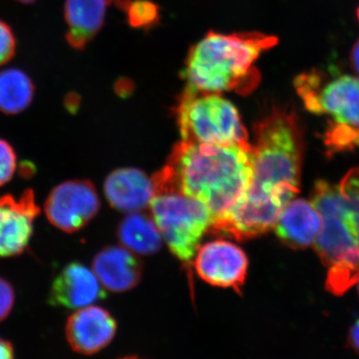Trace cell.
<instances>
[{
	"label": "cell",
	"mask_w": 359,
	"mask_h": 359,
	"mask_svg": "<svg viewBox=\"0 0 359 359\" xmlns=\"http://www.w3.org/2000/svg\"><path fill=\"white\" fill-rule=\"evenodd\" d=\"M254 130L250 188L214 219L210 229L238 241L259 237L275 228L283 208L299 194L301 185L304 142L294 111L273 108Z\"/></svg>",
	"instance_id": "6da1fadb"
},
{
	"label": "cell",
	"mask_w": 359,
	"mask_h": 359,
	"mask_svg": "<svg viewBox=\"0 0 359 359\" xmlns=\"http://www.w3.org/2000/svg\"><path fill=\"white\" fill-rule=\"evenodd\" d=\"M252 178V145L182 140L152 181L155 194L178 192L194 198L209 208L215 219L245 195Z\"/></svg>",
	"instance_id": "7a4b0ae2"
},
{
	"label": "cell",
	"mask_w": 359,
	"mask_h": 359,
	"mask_svg": "<svg viewBox=\"0 0 359 359\" xmlns=\"http://www.w3.org/2000/svg\"><path fill=\"white\" fill-rule=\"evenodd\" d=\"M311 203L323 222L314 247L328 268L327 289L344 294L359 283V168L339 183L316 182Z\"/></svg>",
	"instance_id": "3957f363"
},
{
	"label": "cell",
	"mask_w": 359,
	"mask_h": 359,
	"mask_svg": "<svg viewBox=\"0 0 359 359\" xmlns=\"http://www.w3.org/2000/svg\"><path fill=\"white\" fill-rule=\"evenodd\" d=\"M278 42L276 36L262 32H208L187 56V86L247 95L261 82V73L255 66L257 59Z\"/></svg>",
	"instance_id": "277c9868"
},
{
	"label": "cell",
	"mask_w": 359,
	"mask_h": 359,
	"mask_svg": "<svg viewBox=\"0 0 359 359\" xmlns=\"http://www.w3.org/2000/svg\"><path fill=\"white\" fill-rule=\"evenodd\" d=\"M294 87L306 110L327 117L323 140L330 152L359 148L358 76L311 70L297 76Z\"/></svg>",
	"instance_id": "5b68a950"
},
{
	"label": "cell",
	"mask_w": 359,
	"mask_h": 359,
	"mask_svg": "<svg viewBox=\"0 0 359 359\" xmlns=\"http://www.w3.org/2000/svg\"><path fill=\"white\" fill-rule=\"evenodd\" d=\"M182 140L212 145H250L238 110L222 93L187 86L176 106Z\"/></svg>",
	"instance_id": "8992f818"
},
{
	"label": "cell",
	"mask_w": 359,
	"mask_h": 359,
	"mask_svg": "<svg viewBox=\"0 0 359 359\" xmlns=\"http://www.w3.org/2000/svg\"><path fill=\"white\" fill-rule=\"evenodd\" d=\"M149 207L170 250L190 271L201 240L214 221L212 212L200 201L178 192L155 194Z\"/></svg>",
	"instance_id": "52a82bcc"
},
{
	"label": "cell",
	"mask_w": 359,
	"mask_h": 359,
	"mask_svg": "<svg viewBox=\"0 0 359 359\" xmlns=\"http://www.w3.org/2000/svg\"><path fill=\"white\" fill-rule=\"evenodd\" d=\"M100 199L88 180H71L52 189L44 212L52 226L65 233L81 230L96 216Z\"/></svg>",
	"instance_id": "ba28073f"
},
{
	"label": "cell",
	"mask_w": 359,
	"mask_h": 359,
	"mask_svg": "<svg viewBox=\"0 0 359 359\" xmlns=\"http://www.w3.org/2000/svg\"><path fill=\"white\" fill-rule=\"evenodd\" d=\"M193 264L205 283L242 292L249 261L238 245L223 240L207 243L198 250Z\"/></svg>",
	"instance_id": "9c48e42d"
},
{
	"label": "cell",
	"mask_w": 359,
	"mask_h": 359,
	"mask_svg": "<svg viewBox=\"0 0 359 359\" xmlns=\"http://www.w3.org/2000/svg\"><path fill=\"white\" fill-rule=\"evenodd\" d=\"M40 214L34 191L0 197V259L20 256L29 245Z\"/></svg>",
	"instance_id": "30bf717a"
},
{
	"label": "cell",
	"mask_w": 359,
	"mask_h": 359,
	"mask_svg": "<svg viewBox=\"0 0 359 359\" xmlns=\"http://www.w3.org/2000/svg\"><path fill=\"white\" fill-rule=\"evenodd\" d=\"M117 323L107 309L89 306L77 309L66 323V339L78 353L94 354L114 339Z\"/></svg>",
	"instance_id": "8fae6325"
},
{
	"label": "cell",
	"mask_w": 359,
	"mask_h": 359,
	"mask_svg": "<svg viewBox=\"0 0 359 359\" xmlns=\"http://www.w3.org/2000/svg\"><path fill=\"white\" fill-rule=\"evenodd\" d=\"M105 292L93 271L80 263H70L56 276L49 290L51 306L79 309L103 299Z\"/></svg>",
	"instance_id": "7c38bea8"
},
{
	"label": "cell",
	"mask_w": 359,
	"mask_h": 359,
	"mask_svg": "<svg viewBox=\"0 0 359 359\" xmlns=\"http://www.w3.org/2000/svg\"><path fill=\"white\" fill-rule=\"evenodd\" d=\"M104 191L109 204L125 212H141L150 205L155 196L152 178L135 168L113 171L106 179Z\"/></svg>",
	"instance_id": "4fadbf2b"
},
{
	"label": "cell",
	"mask_w": 359,
	"mask_h": 359,
	"mask_svg": "<svg viewBox=\"0 0 359 359\" xmlns=\"http://www.w3.org/2000/svg\"><path fill=\"white\" fill-rule=\"evenodd\" d=\"M320 212L313 203L292 199L280 212L275 224L276 236L292 249H306L316 244L321 231Z\"/></svg>",
	"instance_id": "5bb4252c"
},
{
	"label": "cell",
	"mask_w": 359,
	"mask_h": 359,
	"mask_svg": "<svg viewBox=\"0 0 359 359\" xmlns=\"http://www.w3.org/2000/svg\"><path fill=\"white\" fill-rule=\"evenodd\" d=\"M94 273L105 289L127 292L141 280L142 264L133 252L122 247H108L94 259Z\"/></svg>",
	"instance_id": "9a60e30c"
},
{
	"label": "cell",
	"mask_w": 359,
	"mask_h": 359,
	"mask_svg": "<svg viewBox=\"0 0 359 359\" xmlns=\"http://www.w3.org/2000/svg\"><path fill=\"white\" fill-rule=\"evenodd\" d=\"M115 0H65L66 41L82 50L100 32L108 7Z\"/></svg>",
	"instance_id": "2e32d148"
},
{
	"label": "cell",
	"mask_w": 359,
	"mask_h": 359,
	"mask_svg": "<svg viewBox=\"0 0 359 359\" xmlns=\"http://www.w3.org/2000/svg\"><path fill=\"white\" fill-rule=\"evenodd\" d=\"M120 241L135 254L149 256L161 249L163 237L152 216L140 212H131L120 224Z\"/></svg>",
	"instance_id": "e0dca14e"
},
{
	"label": "cell",
	"mask_w": 359,
	"mask_h": 359,
	"mask_svg": "<svg viewBox=\"0 0 359 359\" xmlns=\"http://www.w3.org/2000/svg\"><path fill=\"white\" fill-rule=\"evenodd\" d=\"M35 86L32 78L18 68L0 71V112L18 115L32 105Z\"/></svg>",
	"instance_id": "ac0fdd59"
},
{
	"label": "cell",
	"mask_w": 359,
	"mask_h": 359,
	"mask_svg": "<svg viewBox=\"0 0 359 359\" xmlns=\"http://www.w3.org/2000/svg\"><path fill=\"white\" fill-rule=\"evenodd\" d=\"M132 27L149 28L159 22L160 9L150 0H119Z\"/></svg>",
	"instance_id": "d6986e66"
},
{
	"label": "cell",
	"mask_w": 359,
	"mask_h": 359,
	"mask_svg": "<svg viewBox=\"0 0 359 359\" xmlns=\"http://www.w3.org/2000/svg\"><path fill=\"white\" fill-rule=\"evenodd\" d=\"M18 168V156L8 142L0 138V187L11 182Z\"/></svg>",
	"instance_id": "ffe728a7"
},
{
	"label": "cell",
	"mask_w": 359,
	"mask_h": 359,
	"mask_svg": "<svg viewBox=\"0 0 359 359\" xmlns=\"http://www.w3.org/2000/svg\"><path fill=\"white\" fill-rule=\"evenodd\" d=\"M16 47L18 42L11 26L0 20V66L13 60L15 55Z\"/></svg>",
	"instance_id": "44dd1931"
},
{
	"label": "cell",
	"mask_w": 359,
	"mask_h": 359,
	"mask_svg": "<svg viewBox=\"0 0 359 359\" xmlns=\"http://www.w3.org/2000/svg\"><path fill=\"white\" fill-rule=\"evenodd\" d=\"M15 292L11 283L0 278V321L6 320L13 311Z\"/></svg>",
	"instance_id": "7402d4cb"
},
{
	"label": "cell",
	"mask_w": 359,
	"mask_h": 359,
	"mask_svg": "<svg viewBox=\"0 0 359 359\" xmlns=\"http://www.w3.org/2000/svg\"><path fill=\"white\" fill-rule=\"evenodd\" d=\"M347 346L359 354V318L351 327L347 337Z\"/></svg>",
	"instance_id": "603a6c76"
},
{
	"label": "cell",
	"mask_w": 359,
	"mask_h": 359,
	"mask_svg": "<svg viewBox=\"0 0 359 359\" xmlns=\"http://www.w3.org/2000/svg\"><path fill=\"white\" fill-rule=\"evenodd\" d=\"M351 65L356 76L359 77V39L353 44L351 52Z\"/></svg>",
	"instance_id": "cb8c5ba5"
},
{
	"label": "cell",
	"mask_w": 359,
	"mask_h": 359,
	"mask_svg": "<svg viewBox=\"0 0 359 359\" xmlns=\"http://www.w3.org/2000/svg\"><path fill=\"white\" fill-rule=\"evenodd\" d=\"M0 359H14L13 346L2 339H0Z\"/></svg>",
	"instance_id": "d4e9b609"
},
{
	"label": "cell",
	"mask_w": 359,
	"mask_h": 359,
	"mask_svg": "<svg viewBox=\"0 0 359 359\" xmlns=\"http://www.w3.org/2000/svg\"><path fill=\"white\" fill-rule=\"evenodd\" d=\"M18 1L21 2V4H33V2L36 1V0H18Z\"/></svg>",
	"instance_id": "484cf974"
},
{
	"label": "cell",
	"mask_w": 359,
	"mask_h": 359,
	"mask_svg": "<svg viewBox=\"0 0 359 359\" xmlns=\"http://www.w3.org/2000/svg\"><path fill=\"white\" fill-rule=\"evenodd\" d=\"M119 359H142L137 358V356H126V358H119Z\"/></svg>",
	"instance_id": "4316f807"
},
{
	"label": "cell",
	"mask_w": 359,
	"mask_h": 359,
	"mask_svg": "<svg viewBox=\"0 0 359 359\" xmlns=\"http://www.w3.org/2000/svg\"><path fill=\"white\" fill-rule=\"evenodd\" d=\"M356 15H358V20L359 21V7L358 8V13H356Z\"/></svg>",
	"instance_id": "83f0119b"
},
{
	"label": "cell",
	"mask_w": 359,
	"mask_h": 359,
	"mask_svg": "<svg viewBox=\"0 0 359 359\" xmlns=\"http://www.w3.org/2000/svg\"><path fill=\"white\" fill-rule=\"evenodd\" d=\"M358 292H359V283H358Z\"/></svg>",
	"instance_id": "f1b7e54d"
}]
</instances>
